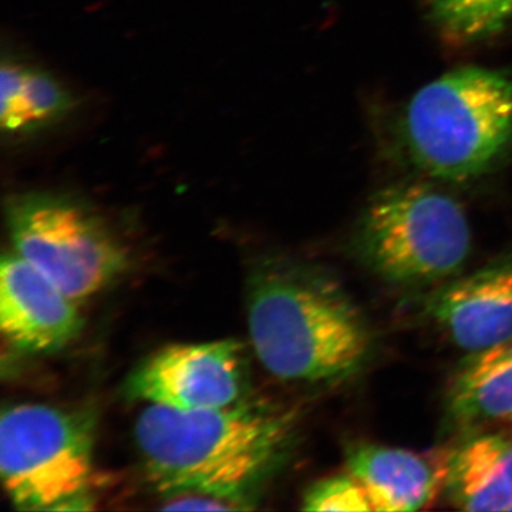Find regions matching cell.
Returning <instances> with one entry per match:
<instances>
[{
	"label": "cell",
	"mask_w": 512,
	"mask_h": 512,
	"mask_svg": "<svg viewBox=\"0 0 512 512\" xmlns=\"http://www.w3.org/2000/svg\"><path fill=\"white\" fill-rule=\"evenodd\" d=\"M404 140L421 170L466 181L512 146V79L461 67L419 90L404 113Z\"/></svg>",
	"instance_id": "cell-3"
},
{
	"label": "cell",
	"mask_w": 512,
	"mask_h": 512,
	"mask_svg": "<svg viewBox=\"0 0 512 512\" xmlns=\"http://www.w3.org/2000/svg\"><path fill=\"white\" fill-rule=\"evenodd\" d=\"M306 511H373L365 487L350 471L316 481L303 497Z\"/></svg>",
	"instance_id": "cell-15"
},
{
	"label": "cell",
	"mask_w": 512,
	"mask_h": 512,
	"mask_svg": "<svg viewBox=\"0 0 512 512\" xmlns=\"http://www.w3.org/2000/svg\"><path fill=\"white\" fill-rule=\"evenodd\" d=\"M444 493L464 511L512 510V440L474 434L446 458Z\"/></svg>",
	"instance_id": "cell-11"
},
{
	"label": "cell",
	"mask_w": 512,
	"mask_h": 512,
	"mask_svg": "<svg viewBox=\"0 0 512 512\" xmlns=\"http://www.w3.org/2000/svg\"><path fill=\"white\" fill-rule=\"evenodd\" d=\"M93 420L43 404H19L0 419V471L20 510H89Z\"/></svg>",
	"instance_id": "cell-5"
},
{
	"label": "cell",
	"mask_w": 512,
	"mask_h": 512,
	"mask_svg": "<svg viewBox=\"0 0 512 512\" xmlns=\"http://www.w3.org/2000/svg\"><path fill=\"white\" fill-rule=\"evenodd\" d=\"M247 311L256 356L282 380L340 382L372 352L362 309L338 282L306 266H259L249 279Z\"/></svg>",
	"instance_id": "cell-2"
},
{
	"label": "cell",
	"mask_w": 512,
	"mask_h": 512,
	"mask_svg": "<svg viewBox=\"0 0 512 512\" xmlns=\"http://www.w3.org/2000/svg\"><path fill=\"white\" fill-rule=\"evenodd\" d=\"M357 254L383 281L397 286L443 284L471 254V229L450 195L403 185L377 194L360 222Z\"/></svg>",
	"instance_id": "cell-4"
},
{
	"label": "cell",
	"mask_w": 512,
	"mask_h": 512,
	"mask_svg": "<svg viewBox=\"0 0 512 512\" xmlns=\"http://www.w3.org/2000/svg\"><path fill=\"white\" fill-rule=\"evenodd\" d=\"M512 511V510H511Z\"/></svg>",
	"instance_id": "cell-17"
},
{
	"label": "cell",
	"mask_w": 512,
	"mask_h": 512,
	"mask_svg": "<svg viewBox=\"0 0 512 512\" xmlns=\"http://www.w3.org/2000/svg\"><path fill=\"white\" fill-rule=\"evenodd\" d=\"M508 420H510V421H511V426H512V416H511V417H510V419H508Z\"/></svg>",
	"instance_id": "cell-16"
},
{
	"label": "cell",
	"mask_w": 512,
	"mask_h": 512,
	"mask_svg": "<svg viewBox=\"0 0 512 512\" xmlns=\"http://www.w3.org/2000/svg\"><path fill=\"white\" fill-rule=\"evenodd\" d=\"M429 318L464 352L512 339V254L434 289L424 303Z\"/></svg>",
	"instance_id": "cell-8"
},
{
	"label": "cell",
	"mask_w": 512,
	"mask_h": 512,
	"mask_svg": "<svg viewBox=\"0 0 512 512\" xmlns=\"http://www.w3.org/2000/svg\"><path fill=\"white\" fill-rule=\"evenodd\" d=\"M72 298L18 254L0 266V328L15 348L47 353L76 338L82 319Z\"/></svg>",
	"instance_id": "cell-9"
},
{
	"label": "cell",
	"mask_w": 512,
	"mask_h": 512,
	"mask_svg": "<svg viewBox=\"0 0 512 512\" xmlns=\"http://www.w3.org/2000/svg\"><path fill=\"white\" fill-rule=\"evenodd\" d=\"M446 456L359 441L346 448L348 471L365 487L373 511L409 512L429 507L444 488Z\"/></svg>",
	"instance_id": "cell-10"
},
{
	"label": "cell",
	"mask_w": 512,
	"mask_h": 512,
	"mask_svg": "<svg viewBox=\"0 0 512 512\" xmlns=\"http://www.w3.org/2000/svg\"><path fill=\"white\" fill-rule=\"evenodd\" d=\"M128 397L177 410H210L241 402L245 367L232 340L168 346L137 367Z\"/></svg>",
	"instance_id": "cell-7"
},
{
	"label": "cell",
	"mask_w": 512,
	"mask_h": 512,
	"mask_svg": "<svg viewBox=\"0 0 512 512\" xmlns=\"http://www.w3.org/2000/svg\"><path fill=\"white\" fill-rule=\"evenodd\" d=\"M16 254L73 301L109 285L126 266V252L97 215L53 194H23L8 205Z\"/></svg>",
	"instance_id": "cell-6"
},
{
	"label": "cell",
	"mask_w": 512,
	"mask_h": 512,
	"mask_svg": "<svg viewBox=\"0 0 512 512\" xmlns=\"http://www.w3.org/2000/svg\"><path fill=\"white\" fill-rule=\"evenodd\" d=\"M434 22L453 39L493 36L512 20V0H424Z\"/></svg>",
	"instance_id": "cell-14"
},
{
	"label": "cell",
	"mask_w": 512,
	"mask_h": 512,
	"mask_svg": "<svg viewBox=\"0 0 512 512\" xmlns=\"http://www.w3.org/2000/svg\"><path fill=\"white\" fill-rule=\"evenodd\" d=\"M293 437L291 414L242 402L210 410L150 404L136 426L144 466L161 491L210 495L237 508L281 466Z\"/></svg>",
	"instance_id": "cell-1"
},
{
	"label": "cell",
	"mask_w": 512,
	"mask_h": 512,
	"mask_svg": "<svg viewBox=\"0 0 512 512\" xmlns=\"http://www.w3.org/2000/svg\"><path fill=\"white\" fill-rule=\"evenodd\" d=\"M451 421L476 429L512 416V339L481 352L468 353L447 392Z\"/></svg>",
	"instance_id": "cell-12"
},
{
	"label": "cell",
	"mask_w": 512,
	"mask_h": 512,
	"mask_svg": "<svg viewBox=\"0 0 512 512\" xmlns=\"http://www.w3.org/2000/svg\"><path fill=\"white\" fill-rule=\"evenodd\" d=\"M0 126L5 136H35L66 119L76 107L72 93L45 70L5 62L0 73Z\"/></svg>",
	"instance_id": "cell-13"
}]
</instances>
